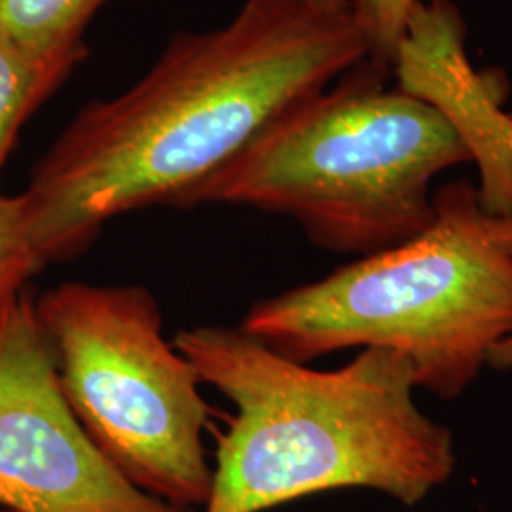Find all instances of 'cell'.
Returning a JSON list of instances; mask_svg holds the SVG:
<instances>
[{
    "label": "cell",
    "mask_w": 512,
    "mask_h": 512,
    "mask_svg": "<svg viewBox=\"0 0 512 512\" xmlns=\"http://www.w3.org/2000/svg\"><path fill=\"white\" fill-rule=\"evenodd\" d=\"M368 57L351 10L245 0L224 27L181 33L135 86L86 105L19 194L44 264L82 253L114 217L188 207L279 114Z\"/></svg>",
    "instance_id": "6da1fadb"
},
{
    "label": "cell",
    "mask_w": 512,
    "mask_h": 512,
    "mask_svg": "<svg viewBox=\"0 0 512 512\" xmlns=\"http://www.w3.org/2000/svg\"><path fill=\"white\" fill-rule=\"evenodd\" d=\"M173 344L236 408L202 512H264L336 490L418 507L456 473L454 433L418 406L416 372L395 351L365 348L317 370L232 327L181 330Z\"/></svg>",
    "instance_id": "7a4b0ae2"
},
{
    "label": "cell",
    "mask_w": 512,
    "mask_h": 512,
    "mask_svg": "<svg viewBox=\"0 0 512 512\" xmlns=\"http://www.w3.org/2000/svg\"><path fill=\"white\" fill-rule=\"evenodd\" d=\"M239 329L306 365L389 349L418 389L459 399L512 334V217L488 213L471 179L442 184L416 238L256 302Z\"/></svg>",
    "instance_id": "3957f363"
},
{
    "label": "cell",
    "mask_w": 512,
    "mask_h": 512,
    "mask_svg": "<svg viewBox=\"0 0 512 512\" xmlns=\"http://www.w3.org/2000/svg\"><path fill=\"white\" fill-rule=\"evenodd\" d=\"M391 78L366 57L279 114L188 207L283 215L313 245L357 258L416 238L435 219V179L471 156L439 110Z\"/></svg>",
    "instance_id": "277c9868"
},
{
    "label": "cell",
    "mask_w": 512,
    "mask_h": 512,
    "mask_svg": "<svg viewBox=\"0 0 512 512\" xmlns=\"http://www.w3.org/2000/svg\"><path fill=\"white\" fill-rule=\"evenodd\" d=\"M59 384L95 446L139 490L181 509L213 484L202 380L164 334L156 298L139 285L67 281L35 300Z\"/></svg>",
    "instance_id": "5b68a950"
},
{
    "label": "cell",
    "mask_w": 512,
    "mask_h": 512,
    "mask_svg": "<svg viewBox=\"0 0 512 512\" xmlns=\"http://www.w3.org/2000/svg\"><path fill=\"white\" fill-rule=\"evenodd\" d=\"M0 507L14 512H194L139 490L67 401L35 300L0 311Z\"/></svg>",
    "instance_id": "8992f818"
},
{
    "label": "cell",
    "mask_w": 512,
    "mask_h": 512,
    "mask_svg": "<svg viewBox=\"0 0 512 512\" xmlns=\"http://www.w3.org/2000/svg\"><path fill=\"white\" fill-rule=\"evenodd\" d=\"M395 86L439 110L478 169V198L512 217V116L507 78L476 71L467 54V25L452 0H418L391 65Z\"/></svg>",
    "instance_id": "52a82bcc"
},
{
    "label": "cell",
    "mask_w": 512,
    "mask_h": 512,
    "mask_svg": "<svg viewBox=\"0 0 512 512\" xmlns=\"http://www.w3.org/2000/svg\"><path fill=\"white\" fill-rule=\"evenodd\" d=\"M80 61L71 55L40 54L0 29V171L23 122Z\"/></svg>",
    "instance_id": "ba28073f"
},
{
    "label": "cell",
    "mask_w": 512,
    "mask_h": 512,
    "mask_svg": "<svg viewBox=\"0 0 512 512\" xmlns=\"http://www.w3.org/2000/svg\"><path fill=\"white\" fill-rule=\"evenodd\" d=\"M107 0H0V29L46 55L86 57L84 33Z\"/></svg>",
    "instance_id": "9c48e42d"
},
{
    "label": "cell",
    "mask_w": 512,
    "mask_h": 512,
    "mask_svg": "<svg viewBox=\"0 0 512 512\" xmlns=\"http://www.w3.org/2000/svg\"><path fill=\"white\" fill-rule=\"evenodd\" d=\"M44 262L27 236L21 196L0 192V311L23 293Z\"/></svg>",
    "instance_id": "30bf717a"
},
{
    "label": "cell",
    "mask_w": 512,
    "mask_h": 512,
    "mask_svg": "<svg viewBox=\"0 0 512 512\" xmlns=\"http://www.w3.org/2000/svg\"><path fill=\"white\" fill-rule=\"evenodd\" d=\"M418 0H349L351 16L366 40L368 59L393 65L408 18Z\"/></svg>",
    "instance_id": "8fae6325"
},
{
    "label": "cell",
    "mask_w": 512,
    "mask_h": 512,
    "mask_svg": "<svg viewBox=\"0 0 512 512\" xmlns=\"http://www.w3.org/2000/svg\"><path fill=\"white\" fill-rule=\"evenodd\" d=\"M490 366L499 372H512V334L494 349Z\"/></svg>",
    "instance_id": "7c38bea8"
},
{
    "label": "cell",
    "mask_w": 512,
    "mask_h": 512,
    "mask_svg": "<svg viewBox=\"0 0 512 512\" xmlns=\"http://www.w3.org/2000/svg\"><path fill=\"white\" fill-rule=\"evenodd\" d=\"M317 6H323L327 10H351L349 0H311Z\"/></svg>",
    "instance_id": "4fadbf2b"
},
{
    "label": "cell",
    "mask_w": 512,
    "mask_h": 512,
    "mask_svg": "<svg viewBox=\"0 0 512 512\" xmlns=\"http://www.w3.org/2000/svg\"><path fill=\"white\" fill-rule=\"evenodd\" d=\"M0 512H14V511H8V509H2V507H0Z\"/></svg>",
    "instance_id": "5bb4252c"
}]
</instances>
